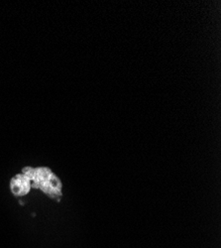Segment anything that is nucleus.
<instances>
[{"label":"nucleus","instance_id":"1","mask_svg":"<svg viewBox=\"0 0 221 248\" xmlns=\"http://www.w3.org/2000/svg\"><path fill=\"white\" fill-rule=\"evenodd\" d=\"M23 174L29 178L31 187L42 190L51 198L57 199L61 196L62 183L50 169L27 167L23 169Z\"/></svg>","mask_w":221,"mask_h":248},{"label":"nucleus","instance_id":"2","mask_svg":"<svg viewBox=\"0 0 221 248\" xmlns=\"http://www.w3.org/2000/svg\"><path fill=\"white\" fill-rule=\"evenodd\" d=\"M31 189V182L29 178L23 173L15 176L11 181V191L14 196H24L29 193Z\"/></svg>","mask_w":221,"mask_h":248}]
</instances>
